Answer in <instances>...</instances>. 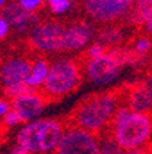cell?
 Returning a JSON list of instances; mask_svg holds the SVG:
<instances>
[{
  "mask_svg": "<svg viewBox=\"0 0 152 154\" xmlns=\"http://www.w3.org/2000/svg\"><path fill=\"white\" fill-rule=\"evenodd\" d=\"M125 91L126 84H122L86 95L66 116L63 121L66 128L74 127L96 136L108 131L114 113L121 105H124Z\"/></svg>",
  "mask_w": 152,
  "mask_h": 154,
  "instance_id": "cell-1",
  "label": "cell"
},
{
  "mask_svg": "<svg viewBox=\"0 0 152 154\" xmlns=\"http://www.w3.org/2000/svg\"><path fill=\"white\" fill-rule=\"evenodd\" d=\"M84 61L81 57L58 59L49 66L41 91L49 98L51 102L70 95L79 88L84 80Z\"/></svg>",
  "mask_w": 152,
  "mask_h": 154,
  "instance_id": "cell-2",
  "label": "cell"
},
{
  "mask_svg": "<svg viewBox=\"0 0 152 154\" xmlns=\"http://www.w3.org/2000/svg\"><path fill=\"white\" fill-rule=\"evenodd\" d=\"M108 131L125 151L147 146L152 138V113L132 112Z\"/></svg>",
  "mask_w": 152,
  "mask_h": 154,
  "instance_id": "cell-3",
  "label": "cell"
},
{
  "mask_svg": "<svg viewBox=\"0 0 152 154\" xmlns=\"http://www.w3.org/2000/svg\"><path fill=\"white\" fill-rule=\"evenodd\" d=\"M64 23L56 21H43L30 29L28 44L37 51H63Z\"/></svg>",
  "mask_w": 152,
  "mask_h": 154,
  "instance_id": "cell-4",
  "label": "cell"
},
{
  "mask_svg": "<svg viewBox=\"0 0 152 154\" xmlns=\"http://www.w3.org/2000/svg\"><path fill=\"white\" fill-rule=\"evenodd\" d=\"M134 0H82L85 14L95 22L111 23L127 17Z\"/></svg>",
  "mask_w": 152,
  "mask_h": 154,
  "instance_id": "cell-5",
  "label": "cell"
},
{
  "mask_svg": "<svg viewBox=\"0 0 152 154\" xmlns=\"http://www.w3.org/2000/svg\"><path fill=\"white\" fill-rule=\"evenodd\" d=\"M54 154H100L99 138L84 129L67 127Z\"/></svg>",
  "mask_w": 152,
  "mask_h": 154,
  "instance_id": "cell-6",
  "label": "cell"
},
{
  "mask_svg": "<svg viewBox=\"0 0 152 154\" xmlns=\"http://www.w3.org/2000/svg\"><path fill=\"white\" fill-rule=\"evenodd\" d=\"M81 59L84 61V69L88 79L96 84H107L112 81L119 74L122 67L108 54V51L92 59H84L82 57Z\"/></svg>",
  "mask_w": 152,
  "mask_h": 154,
  "instance_id": "cell-7",
  "label": "cell"
},
{
  "mask_svg": "<svg viewBox=\"0 0 152 154\" xmlns=\"http://www.w3.org/2000/svg\"><path fill=\"white\" fill-rule=\"evenodd\" d=\"M48 103H51L49 98L41 90H34L11 99V107L19 114L22 122H32L33 119L41 114Z\"/></svg>",
  "mask_w": 152,
  "mask_h": 154,
  "instance_id": "cell-8",
  "label": "cell"
},
{
  "mask_svg": "<svg viewBox=\"0 0 152 154\" xmlns=\"http://www.w3.org/2000/svg\"><path fill=\"white\" fill-rule=\"evenodd\" d=\"M124 105L136 113H152V83L148 80L127 83Z\"/></svg>",
  "mask_w": 152,
  "mask_h": 154,
  "instance_id": "cell-9",
  "label": "cell"
},
{
  "mask_svg": "<svg viewBox=\"0 0 152 154\" xmlns=\"http://www.w3.org/2000/svg\"><path fill=\"white\" fill-rule=\"evenodd\" d=\"M66 131L63 121L55 119L40 120L37 132L38 154H54Z\"/></svg>",
  "mask_w": 152,
  "mask_h": 154,
  "instance_id": "cell-10",
  "label": "cell"
},
{
  "mask_svg": "<svg viewBox=\"0 0 152 154\" xmlns=\"http://www.w3.org/2000/svg\"><path fill=\"white\" fill-rule=\"evenodd\" d=\"M93 36L92 25L85 19H76L64 23L63 51H76L85 47Z\"/></svg>",
  "mask_w": 152,
  "mask_h": 154,
  "instance_id": "cell-11",
  "label": "cell"
},
{
  "mask_svg": "<svg viewBox=\"0 0 152 154\" xmlns=\"http://www.w3.org/2000/svg\"><path fill=\"white\" fill-rule=\"evenodd\" d=\"M32 66L33 65L23 58H14L4 62L0 67V79L4 83V87L26 81L32 72Z\"/></svg>",
  "mask_w": 152,
  "mask_h": 154,
  "instance_id": "cell-12",
  "label": "cell"
},
{
  "mask_svg": "<svg viewBox=\"0 0 152 154\" xmlns=\"http://www.w3.org/2000/svg\"><path fill=\"white\" fill-rule=\"evenodd\" d=\"M0 17H3L6 19L8 25H14L18 32L21 30H26L29 25L37 21V15L34 13L26 11L18 2H11L7 6L1 8Z\"/></svg>",
  "mask_w": 152,
  "mask_h": 154,
  "instance_id": "cell-13",
  "label": "cell"
},
{
  "mask_svg": "<svg viewBox=\"0 0 152 154\" xmlns=\"http://www.w3.org/2000/svg\"><path fill=\"white\" fill-rule=\"evenodd\" d=\"M38 124H40V120L28 122L16 134V146L25 150L28 154H38Z\"/></svg>",
  "mask_w": 152,
  "mask_h": 154,
  "instance_id": "cell-14",
  "label": "cell"
},
{
  "mask_svg": "<svg viewBox=\"0 0 152 154\" xmlns=\"http://www.w3.org/2000/svg\"><path fill=\"white\" fill-rule=\"evenodd\" d=\"M125 32H122V29L119 26H108V28L101 29L99 32L97 37H96V43L101 44L107 50L111 48L121 47V44L124 43Z\"/></svg>",
  "mask_w": 152,
  "mask_h": 154,
  "instance_id": "cell-15",
  "label": "cell"
},
{
  "mask_svg": "<svg viewBox=\"0 0 152 154\" xmlns=\"http://www.w3.org/2000/svg\"><path fill=\"white\" fill-rule=\"evenodd\" d=\"M48 72H49V63L45 59H38V61H36L33 63L32 72H30V74H29L25 83L29 87H32L33 90H38L40 85H44Z\"/></svg>",
  "mask_w": 152,
  "mask_h": 154,
  "instance_id": "cell-16",
  "label": "cell"
},
{
  "mask_svg": "<svg viewBox=\"0 0 152 154\" xmlns=\"http://www.w3.org/2000/svg\"><path fill=\"white\" fill-rule=\"evenodd\" d=\"M99 153L100 154H125V150L121 147L114 139L110 131L99 135Z\"/></svg>",
  "mask_w": 152,
  "mask_h": 154,
  "instance_id": "cell-17",
  "label": "cell"
},
{
  "mask_svg": "<svg viewBox=\"0 0 152 154\" xmlns=\"http://www.w3.org/2000/svg\"><path fill=\"white\" fill-rule=\"evenodd\" d=\"M130 48H133L134 51L140 55V57H145L148 52H151L152 50V40L151 37H147V36H141L140 35L139 37H136L132 42V45H129Z\"/></svg>",
  "mask_w": 152,
  "mask_h": 154,
  "instance_id": "cell-18",
  "label": "cell"
},
{
  "mask_svg": "<svg viewBox=\"0 0 152 154\" xmlns=\"http://www.w3.org/2000/svg\"><path fill=\"white\" fill-rule=\"evenodd\" d=\"M32 91H34V90H33L32 87H29L25 81L4 87V94H6L7 98H11V99H15V98H18V96L29 94V92H32Z\"/></svg>",
  "mask_w": 152,
  "mask_h": 154,
  "instance_id": "cell-19",
  "label": "cell"
},
{
  "mask_svg": "<svg viewBox=\"0 0 152 154\" xmlns=\"http://www.w3.org/2000/svg\"><path fill=\"white\" fill-rule=\"evenodd\" d=\"M49 10L54 14H63L71 6V0H47Z\"/></svg>",
  "mask_w": 152,
  "mask_h": 154,
  "instance_id": "cell-20",
  "label": "cell"
},
{
  "mask_svg": "<svg viewBox=\"0 0 152 154\" xmlns=\"http://www.w3.org/2000/svg\"><path fill=\"white\" fill-rule=\"evenodd\" d=\"M18 3L21 4L26 11H30V13H36L37 10L44 7V0H19Z\"/></svg>",
  "mask_w": 152,
  "mask_h": 154,
  "instance_id": "cell-21",
  "label": "cell"
},
{
  "mask_svg": "<svg viewBox=\"0 0 152 154\" xmlns=\"http://www.w3.org/2000/svg\"><path fill=\"white\" fill-rule=\"evenodd\" d=\"M3 122H4L6 127H15V125H18V124L22 122V119L19 117V114L15 112V110L11 109L6 116H4Z\"/></svg>",
  "mask_w": 152,
  "mask_h": 154,
  "instance_id": "cell-22",
  "label": "cell"
},
{
  "mask_svg": "<svg viewBox=\"0 0 152 154\" xmlns=\"http://www.w3.org/2000/svg\"><path fill=\"white\" fill-rule=\"evenodd\" d=\"M125 154H152L151 143L147 144V146H143V147L133 149V150H127V151H125Z\"/></svg>",
  "mask_w": 152,
  "mask_h": 154,
  "instance_id": "cell-23",
  "label": "cell"
},
{
  "mask_svg": "<svg viewBox=\"0 0 152 154\" xmlns=\"http://www.w3.org/2000/svg\"><path fill=\"white\" fill-rule=\"evenodd\" d=\"M7 33H8V22L3 17H0V38H3Z\"/></svg>",
  "mask_w": 152,
  "mask_h": 154,
  "instance_id": "cell-24",
  "label": "cell"
},
{
  "mask_svg": "<svg viewBox=\"0 0 152 154\" xmlns=\"http://www.w3.org/2000/svg\"><path fill=\"white\" fill-rule=\"evenodd\" d=\"M10 105L6 102V100H3V99H0V116H6L7 113L10 112Z\"/></svg>",
  "mask_w": 152,
  "mask_h": 154,
  "instance_id": "cell-25",
  "label": "cell"
},
{
  "mask_svg": "<svg viewBox=\"0 0 152 154\" xmlns=\"http://www.w3.org/2000/svg\"><path fill=\"white\" fill-rule=\"evenodd\" d=\"M7 154H28V153H26L25 150H22V149H21V147H18V146H15V147L13 149V150H11V151H8V153H7Z\"/></svg>",
  "mask_w": 152,
  "mask_h": 154,
  "instance_id": "cell-26",
  "label": "cell"
},
{
  "mask_svg": "<svg viewBox=\"0 0 152 154\" xmlns=\"http://www.w3.org/2000/svg\"><path fill=\"white\" fill-rule=\"evenodd\" d=\"M4 6V0H0V8H3Z\"/></svg>",
  "mask_w": 152,
  "mask_h": 154,
  "instance_id": "cell-27",
  "label": "cell"
},
{
  "mask_svg": "<svg viewBox=\"0 0 152 154\" xmlns=\"http://www.w3.org/2000/svg\"><path fill=\"white\" fill-rule=\"evenodd\" d=\"M139 2H144V0H134V3H139Z\"/></svg>",
  "mask_w": 152,
  "mask_h": 154,
  "instance_id": "cell-28",
  "label": "cell"
},
{
  "mask_svg": "<svg viewBox=\"0 0 152 154\" xmlns=\"http://www.w3.org/2000/svg\"><path fill=\"white\" fill-rule=\"evenodd\" d=\"M151 147H152V143H151Z\"/></svg>",
  "mask_w": 152,
  "mask_h": 154,
  "instance_id": "cell-29",
  "label": "cell"
}]
</instances>
